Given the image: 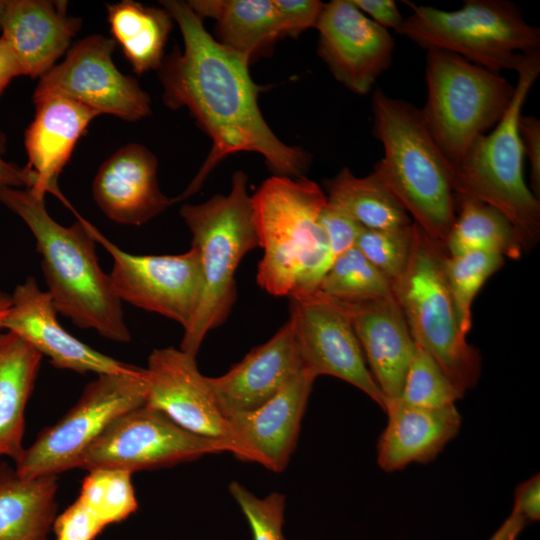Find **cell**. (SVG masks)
Masks as SVG:
<instances>
[{
	"label": "cell",
	"mask_w": 540,
	"mask_h": 540,
	"mask_svg": "<svg viewBox=\"0 0 540 540\" xmlns=\"http://www.w3.org/2000/svg\"><path fill=\"white\" fill-rule=\"evenodd\" d=\"M160 3L184 42L183 50L176 47L158 69L163 102L172 110L187 108L212 141L208 157L175 202L199 191L211 171L237 152L262 155L277 176L303 177L311 157L282 142L265 121L258 105L263 87L252 80L249 62L211 36L187 2Z\"/></svg>",
	"instance_id": "obj_1"
},
{
	"label": "cell",
	"mask_w": 540,
	"mask_h": 540,
	"mask_svg": "<svg viewBox=\"0 0 540 540\" xmlns=\"http://www.w3.org/2000/svg\"><path fill=\"white\" fill-rule=\"evenodd\" d=\"M0 202L19 216L32 232L41 255L48 294L57 310L77 327L94 329L114 342H129L122 302L112 287L110 275L100 267L96 241L86 220L63 226L48 213L45 198L29 189L4 188Z\"/></svg>",
	"instance_id": "obj_2"
},
{
	"label": "cell",
	"mask_w": 540,
	"mask_h": 540,
	"mask_svg": "<svg viewBox=\"0 0 540 540\" xmlns=\"http://www.w3.org/2000/svg\"><path fill=\"white\" fill-rule=\"evenodd\" d=\"M373 135L383 157L373 173L430 238L444 244L456 218L452 166L430 134L421 109L376 88Z\"/></svg>",
	"instance_id": "obj_3"
},
{
	"label": "cell",
	"mask_w": 540,
	"mask_h": 540,
	"mask_svg": "<svg viewBox=\"0 0 540 540\" xmlns=\"http://www.w3.org/2000/svg\"><path fill=\"white\" fill-rule=\"evenodd\" d=\"M327 202L320 186L305 176L274 175L252 195L254 221L264 254L257 282L274 296L315 292L334 257L319 215Z\"/></svg>",
	"instance_id": "obj_4"
},
{
	"label": "cell",
	"mask_w": 540,
	"mask_h": 540,
	"mask_svg": "<svg viewBox=\"0 0 540 540\" xmlns=\"http://www.w3.org/2000/svg\"><path fill=\"white\" fill-rule=\"evenodd\" d=\"M516 73L509 108L492 131L479 136L452 166V185L455 198L473 199L500 211L528 252L540 238V202L524 179L519 119L540 73V51L528 54Z\"/></svg>",
	"instance_id": "obj_5"
},
{
	"label": "cell",
	"mask_w": 540,
	"mask_h": 540,
	"mask_svg": "<svg viewBox=\"0 0 540 540\" xmlns=\"http://www.w3.org/2000/svg\"><path fill=\"white\" fill-rule=\"evenodd\" d=\"M180 215L192 233L191 247L198 253L203 274L201 301L184 330L180 349L197 356L207 333L230 314L239 263L259 247L247 175L236 171L228 194L214 195L200 204H184Z\"/></svg>",
	"instance_id": "obj_6"
},
{
	"label": "cell",
	"mask_w": 540,
	"mask_h": 540,
	"mask_svg": "<svg viewBox=\"0 0 540 540\" xmlns=\"http://www.w3.org/2000/svg\"><path fill=\"white\" fill-rule=\"evenodd\" d=\"M447 252L443 243L413 223L412 247L402 275L392 283L414 342L427 351L463 393L481 375L479 350L460 328L458 313L446 280Z\"/></svg>",
	"instance_id": "obj_7"
},
{
	"label": "cell",
	"mask_w": 540,
	"mask_h": 540,
	"mask_svg": "<svg viewBox=\"0 0 540 540\" xmlns=\"http://www.w3.org/2000/svg\"><path fill=\"white\" fill-rule=\"evenodd\" d=\"M405 3L411 13L397 33L427 51L454 53L496 73L516 71L540 51V29L511 1L466 0L453 11Z\"/></svg>",
	"instance_id": "obj_8"
},
{
	"label": "cell",
	"mask_w": 540,
	"mask_h": 540,
	"mask_svg": "<svg viewBox=\"0 0 540 540\" xmlns=\"http://www.w3.org/2000/svg\"><path fill=\"white\" fill-rule=\"evenodd\" d=\"M424 122L451 166L493 129L509 108L512 85L499 73L442 50L426 53Z\"/></svg>",
	"instance_id": "obj_9"
},
{
	"label": "cell",
	"mask_w": 540,
	"mask_h": 540,
	"mask_svg": "<svg viewBox=\"0 0 540 540\" xmlns=\"http://www.w3.org/2000/svg\"><path fill=\"white\" fill-rule=\"evenodd\" d=\"M145 368L102 374L90 382L76 404L54 425L43 430L15 461L23 477L56 475L77 468L88 447L123 413L144 405Z\"/></svg>",
	"instance_id": "obj_10"
},
{
	"label": "cell",
	"mask_w": 540,
	"mask_h": 540,
	"mask_svg": "<svg viewBox=\"0 0 540 540\" xmlns=\"http://www.w3.org/2000/svg\"><path fill=\"white\" fill-rule=\"evenodd\" d=\"M220 452L235 455V448L227 441L193 434L144 404L112 421L83 453L77 468H117L133 473Z\"/></svg>",
	"instance_id": "obj_11"
},
{
	"label": "cell",
	"mask_w": 540,
	"mask_h": 540,
	"mask_svg": "<svg viewBox=\"0 0 540 540\" xmlns=\"http://www.w3.org/2000/svg\"><path fill=\"white\" fill-rule=\"evenodd\" d=\"M86 227L113 259L109 275L121 302L169 318L183 330L191 324L203 293L200 259L193 247L175 255H136L119 248L88 221Z\"/></svg>",
	"instance_id": "obj_12"
},
{
	"label": "cell",
	"mask_w": 540,
	"mask_h": 540,
	"mask_svg": "<svg viewBox=\"0 0 540 540\" xmlns=\"http://www.w3.org/2000/svg\"><path fill=\"white\" fill-rule=\"evenodd\" d=\"M111 37L89 35L77 41L62 62L38 81L33 98L56 94L79 102L99 115L137 121L151 114V98L138 81L113 62Z\"/></svg>",
	"instance_id": "obj_13"
},
{
	"label": "cell",
	"mask_w": 540,
	"mask_h": 540,
	"mask_svg": "<svg viewBox=\"0 0 540 540\" xmlns=\"http://www.w3.org/2000/svg\"><path fill=\"white\" fill-rule=\"evenodd\" d=\"M290 317L303 367L360 389L383 410L385 397L374 380L353 326L336 300L315 291L290 297Z\"/></svg>",
	"instance_id": "obj_14"
},
{
	"label": "cell",
	"mask_w": 540,
	"mask_h": 540,
	"mask_svg": "<svg viewBox=\"0 0 540 540\" xmlns=\"http://www.w3.org/2000/svg\"><path fill=\"white\" fill-rule=\"evenodd\" d=\"M146 370V405L166 415L185 430L224 440L245 461L244 450L229 421L222 414L196 356L180 348L155 349Z\"/></svg>",
	"instance_id": "obj_15"
},
{
	"label": "cell",
	"mask_w": 540,
	"mask_h": 540,
	"mask_svg": "<svg viewBox=\"0 0 540 540\" xmlns=\"http://www.w3.org/2000/svg\"><path fill=\"white\" fill-rule=\"evenodd\" d=\"M315 28L319 57L334 78L355 94L369 93L392 63L395 40L389 30L369 19L351 0L323 4Z\"/></svg>",
	"instance_id": "obj_16"
},
{
	"label": "cell",
	"mask_w": 540,
	"mask_h": 540,
	"mask_svg": "<svg viewBox=\"0 0 540 540\" xmlns=\"http://www.w3.org/2000/svg\"><path fill=\"white\" fill-rule=\"evenodd\" d=\"M2 328L30 344L59 369L77 373L120 374L138 368L102 354L66 331L57 319V310L48 292L33 277L17 285Z\"/></svg>",
	"instance_id": "obj_17"
},
{
	"label": "cell",
	"mask_w": 540,
	"mask_h": 540,
	"mask_svg": "<svg viewBox=\"0 0 540 540\" xmlns=\"http://www.w3.org/2000/svg\"><path fill=\"white\" fill-rule=\"evenodd\" d=\"M156 156L145 146L129 143L99 167L92 195L103 214L124 225H142L176 203L160 189Z\"/></svg>",
	"instance_id": "obj_18"
},
{
	"label": "cell",
	"mask_w": 540,
	"mask_h": 540,
	"mask_svg": "<svg viewBox=\"0 0 540 540\" xmlns=\"http://www.w3.org/2000/svg\"><path fill=\"white\" fill-rule=\"evenodd\" d=\"M333 299L353 326L385 404L399 399L416 344L394 295L359 301Z\"/></svg>",
	"instance_id": "obj_19"
},
{
	"label": "cell",
	"mask_w": 540,
	"mask_h": 540,
	"mask_svg": "<svg viewBox=\"0 0 540 540\" xmlns=\"http://www.w3.org/2000/svg\"><path fill=\"white\" fill-rule=\"evenodd\" d=\"M314 377L302 369L275 396L256 409L226 417L245 461L282 472L294 452Z\"/></svg>",
	"instance_id": "obj_20"
},
{
	"label": "cell",
	"mask_w": 540,
	"mask_h": 540,
	"mask_svg": "<svg viewBox=\"0 0 540 540\" xmlns=\"http://www.w3.org/2000/svg\"><path fill=\"white\" fill-rule=\"evenodd\" d=\"M303 367L291 321L267 342L253 348L218 377H207L225 418L258 408L275 396Z\"/></svg>",
	"instance_id": "obj_21"
},
{
	"label": "cell",
	"mask_w": 540,
	"mask_h": 540,
	"mask_svg": "<svg viewBox=\"0 0 540 540\" xmlns=\"http://www.w3.org/2000/svg\"><path fill=\"white\" fill-rule=\"evenodd\" d=\"M35 115L25 132L26 167L34 175L29 190L45 198L52 193L67 204L58 179L68 163L78 140L89 123L99 114L70 98L49 94L33 98Z\"/></svg>",
	"instance_id": "obj_22"
},
{
	"label": "cell",
	"mask_w": 540,
	"mask_h": 540,
	"mask_svg": "<svg viewBox=\"0 0 540 540\" xmlns=\"http://www.w3.org/2000/svg\"><path fill=\"white\" fill-rule=\"evenodd\" d=\"M67 1L0 0V31L23 75L40 78L68 50L82 19L70 16Z\"/></svg>",
	"instance_id": "obj_23"
},
{
	"label": "cell",
	"mask_w": 540,
	"mask_h": 540,
	"mask_svg": "<svg viewBox=\"0 0 540 540\" xmlns=\"http://www.w3.org/2000/svg\"><path fill=\"white\" fill-rule=\"evenodd\" d=\"M388 420L377 444V462L386 472L434 460L458 434L461 415L456 405L422 408L400 399L387 401Z\"/></svg>",
	"instance_id": "obj_24"
},
{
	"label": "cell",
	"mask_w": 540,
	"mask_h": 540,
	"mask_svg": "<svg viewBox=\"0 0 540 540\" xmlns=\"http://www.w3.org/2000/svg\"><path fill=\"white\" fill-rule=\"evenodd\" d=\"M201 18L216 21V40L248 62L284 37L273 0H191Z\"/></svg>",
	"instance_id": "obj_25"
},
{
	"label": "cell",
	"mask_w": 540,
	"mask_h": 540,
	"mask_svg": "<svg viewBox=\"0 0 540 540\" xmlns=\"http://www.w3.org/2000/svg\"><path fill=\"white\" fill-rule=\"evenodd\" d=\"M57 476L0 466V540H46L56 518Z\"/></svg>",
	"instance_id": "obj_26"
},
{
	"label": "cell",
	"mask_w": 540,
	"mask_h": 540,
	"mask_svg": "<svg viewBox=\"0 0 540 540\" xmlns=\"http://www.w3.org/2000/svg\"><path fill=\"white\" fill-rule=\"evenodd\" d=\"M42 355L16 334H0V456L16 461L22 444L25 408Z\"/></svg>",
	"instance_id": "obj_27"
},
{
	"label": "cell",
	"mask_w": 540,
	"mask_h": 540,
	"mask_svg": "<svg viewBox=\"0 0 540 540\" xmlns=\"http://www.w3.org/2000/svg\"><path fill=\"white\" fill-rule=\"evenodd\" d=\"M106 9L112 38L133 71L141 75L158 70L173 26L168 11L133 0L108 4Z\"/></svg>",
	"instance_id": "obj_28"
},
{
	"label": "cell",
	"mask_w": 540,
	"mask_h": 540,
	"mask_svg": "<svg viewBox=\"0 0 540 540\" xmlns=\"http://www.w3.org/2000/svg\"><path fill=\"white\" fill-rule=\"evenodd\" d=\"M455 199L456 218L444 242L448 255L486 251L513 260L521 258L520 237L500 211L473 199Z\"/></svg>",
	"instance_id": "obj_29"
},
{
	"label": "cell",
	"mask_w": 540,
	"mask_h": 540,
	"mask_svg": "<svg viewBox=\"0 0 540 540\" xmlns=\"http://www.w3.org/2000/svg\"><path fill=\"white\" fill-rule=\"evenodd\" d=\"M326 186L327 201L345 211L365 229L404 227L413 223L373 172L357 177L344 167L326 182Z\"/></svg>",
	"instance_id": "obj_30"
},
{
	"label": "cell",
	"mask_w": 540,
	"mask_h": 540,
	"mask_svg": "<svg viewBox=\"0 0 540 540\" xmlns=\"http://www.w3.org/2000/svg\"><path fill=\"white\" fill-rule=\"evenodd\" d=\"M317 291L345 301L366 300L393 294L391 281L356 247L334 259Z\"/></svg>",
	"instance_id": "obj_31"
},
{
	"label": "cell",
	"mask_w": 540,
	"mask_h": 540,
	"mask_svg": "<svg viewBox=\"0 0 540 540\" xmlns=\"http://www.w3.org/2000/svg\"><path fill=\"white\" fill-rule=\"evenodd\" d=\"M132 473L117 468H96L84 478L77 500L106 528L125 520L138 508Z\"/></svg>",
	"instance_id": "obj_32"
},
{
	"label": "cell",
	"mask_w": 540,
	"mask_h": 540,
	"mask_svg": "<svg viewBox=\"0 0 540 540\" xmlns=\"http://www.w3.org/2000/svg\"><path fill=\"white\" fill-rule=\"evenodd\" d=\"M505 263L501 255L486 251H471L459 255L447 254L444 270L461 331L467 336L472 326V304L485 284Z\"/></svg>",
	"instance_id": "obj_33"
},
{
	"label": "cell",
	"mask_w": 540,
	"mask_h": 540,
	"mask_svg": "<svg viewBox=\"0 0 540 540\" xmlns=\"http://www.w3.org/2000/svg\"><path fill=\"white\" fill-rule=\"evenodd\" d=\"M463 396L431 355L416 344L399 399L416 407L442 408L456 405Z\"/></svg>",
	"instance_id": "obj_34"
},
{
	"label": "cell",
	"mask_w": 540,
	"mask_h": 540,
	"mask_svg": "<svg viewBox=\"0 0 540 540\" xmlns=\"http://www.w3.org/2000/svg\"><path fill=\"white\" fill-rule=\"evenodd\" d=\"M413 223L387 229H363L355 247L393 283L404 272L412 247Z\"/></svg>",
	"instance_id": "obj_35"
},
{
	"label": "cell",
	"mask_w": 540,
	"mask_h": 540,
	"mask_svg": "<svg viewBox=\"0 0 540 540\" xmlns=\"http://www.w3.org/2000/svg\"><path fill=\"white\" fill-rule=\"evenodd\" d=\"M229 492L245 515L253 540H286L283 534L285 496L273 492L259 498L239 482L232 481Z\"/></svg>",
	"instance_id": "obj_36"
},
{
	"label": "cell",
	"mask_w": 540,
	"mask_h": 540,
	"mask_svg": "<svg viewBox=\"0 0 540 540\" xmlns=\"http://www.w3.org/2000/svg\"><path fill=\"white\" fill-rule=\"evenodd\" d=\"M319 223L326 234L334 259L355 247L364 229L349 214L328 201L320 212Z\"/></svg>",
	"instance_id": "obj_37"
},
{
	"label": "cell",
	"mask_w": 540,
	"mask_h": 540,
	"mask_svg": "<svg viewBox=\"0 0 540 540\" xmlns=\"http://www.w3.org/2000/svg\"><path fill=\"white\" fill-rule=\"evenodd\" d=\"M105 527L78 500L56 516L55 540H94Z\"/></svg>",
	"instance_id": "obj_38"
},
{
	"label": "cell",
	"mask_w": 540,
	"mask_h": 540,
	"mask_svg": "<svg viewBox=\"0 0 540 540\" xmlns=\"http://www.w3.org/2000/svg\"><path fill=\"white\" fill-rule=\"evenodd\" d=\"M278 11L284 36H298L316 27L323 4L318 0H273Z\"/></svg>",
	"instance_id": "obj_39"
},
{
	"label": "cell",
	"mask_w": 540,
	"mask_h": 540,
	"mask_svg": "<svg viewBox=\"0 0 540 540\" xmlns=\"http://www.w3.org/2000/svg\"><path fill=\"white\" fill-rule=\"evenodd\" d=\"M519 133L524 157L530 163V184L532 193L540 196V121L534 116L521 115Z\"/></svg>",
	"instance_id": "obj_40"
},
{
	"label": "cell",
	"mask_w": 540,
	"mask_h": 540,
	"mask_svg": "<svg viewBox=\"0 0 540 540\" xmlns=\"http://www.w3.org/2000/svg\"><path fill=\"white\" fill-rule=\"evenodd\" d=\"M369 19L379 26L398 32L404 17L393 0H351Z\"/></svg>",
	"instance_id": "obj_41"
},
{
	"label": "cell",
	"mask_w": 540,
	"mask_h": 540,
	"mask_svg": "<svg viewBox=\"0 0 540 540\" xmlns=\"http://www.w3.org/2000/svg\"><path fill=\"white\" fill-rule=\"evenodd\" d=\"M526 523L540 518V478L535 474L521 483L515 492L513 508Z\"/></svg>",
	"instance_id": "obj_42"
},
{
	"label": "cell",
	"mask_w": 540,
	"mask_h": 540,
	"mask_svg": "<svg viewBox=\"0 0 540 540\" xmlns=\"http://www.w3.org/2000/svg\"><path fill=\"white\" fill-rule=\"evenodd\" d=\"M6 151V138L0 131V190L4 188L30 189L34 185V176L26 167H19L3 159Z\"/></svg>",
	"instance_id": "obj_43"
},
{
	"label": "cell",
	"mask_w": 540,
	"mask_h": 540,
	"mask_svg": "<svg viewBox=\"0 0 540 540\" xmlns=\"http://www.w3.org/2000/svg\"><path fill=\"white\" fill-rule=\"evenodd\" d=\"M22 75V69L14 52L6 40L0 37V96L15 77Z\"/></svg>",
	"instance_id": "obj_44"
},
{
	"label": "cell",
	"mask_w": 540,
	"mask_h": 540,
	"mask_svg": "<svg viewBox=\"0 0 540 540\" xmlns=\"http://www.w3.org/2000/svg\"><path fill=\"white\" fill-rule=\"evenodd\" d=\"M527 523L514 510L489 540H516Z\"/></svg>",
	"instance_id": "obj_45"
},
{
	"label": "cell",
	"mask_w": 540,
	"mask_h": 540,
	"mask_svg": "<svg viewBox=\"0 0 540 540\" xmlns=\"http://www.w3.org/2000/svg\"><path fill=\"white\" fill-rule=\"evenodd\" d=\"M10 306V295L0 292V329H2L3 321L9 312Z\"/></svg>",
	"instance_id": "obj_46"
}]
</instances>
